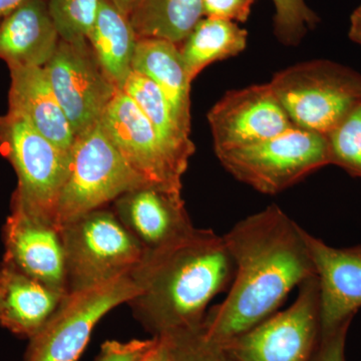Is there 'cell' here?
Listing matches in <instances>:
<instances>
[{
	"instance_id": "obj_32",
	"label": "cell",
	"mask_w": 361,
	"mask_h": 361,
	"mask_svg": "<svg viewBox=\"0 0 361 361\" xmlns=\"http://www.w3.org/2000/svg\"><path fill=\"white\" fill-rule=\"evenodd\" d=\"M348 37L353 42L361 47V4L351 14Z\"/></svg>"
},
{
	"instance_id": "obj_6",
	"label": "cell",
	"mask_w": 361,
	"mask_h": 361,
	"mask_svg": "<svg viewBox=\"0 0 361 361\" xmlns=\"http://www.w3.org/2000/svg\"><path fill=\"white\" fill-rule=\"evenodd\" d=\"M0 156L18 176L11 205L59 227L56 205L70 154L54 146L25 118L7 113L0 116Z\"/></svg>"
},
{
	"instance_id": "obj_27",
	"label": "cell",
	"mask_w": 361,
	"mask_h": 361,
	"mask_svg": "<svg viewBox=\"0 0 361 361\" xmlns=\"http://www.w3.org/2000/svg\"><path fill=\"white\" fill-rule=\"evenodd\" d=\"M165 336L172 344V361H230L219 346L204 339L200 329Z\"/></svg>"
},
{
	"instance_id": "obj_4",
	"label": "cell",
	"mask_w": 361,
	"mask_h": 361,
	"mask_svg": "<svg viewBox=\"0 0 361 361\" xmlns=\"http://www.w3.org/2000/svg\"><path fill=\"white\" fill-rule=\"evenodd\" d=\"M142 186L149 185L128 165L99 121L75 135L71 147L68 174L56 205L59 229Z\"/></svg>"
},
{
	"instance_id": "obj_16",
	"label": "cell",
	"mask_w": 361,
	"mask_h": 361,
	"mask_svg": "<svg viewBox=\"0 0 361 361\" xmlns=\"http://www.w3.org/2000/svg\"><path fill=\"white\" fill-rule=\"evenodd\" d=\"M9 71L7 113L25 118L54 146L70 154L75 135L44 68L14 66Z\"/></svg>"
},
{
	"instance_id": "obj_30",
	"label": "cell",
	"mask_w": 361,
	"mask_h": 361,
	"mask_svg": "<svg viewBox=\"0 0 361 361\" xmlns=\"http://www.w3.org/2000/svg\"><path fill=\"white\" fill-rule=\"evenodd\" d=\"M350 323H344L334 331L322 336L312 361H346V339Z\"/></svg>"
},
{
	"instance_id": "obj_34",
	"label": "cell",
	"mask_w": 361,
	"mask_h": 361,
	"mask_svg": "<svg viewBox=\"0 0 361 361\" xmlns=\"http://www.w3.org/2000/svg\"><path fill=\"white\" fill-rule=\"evenodd\" d=\"M23 1V0H0V20Z\"/></svg>"
},
{
	"instance_id": "obj_21",
	"label": "cell",
	"mask_w": 361,
	"mask_h": 361,
	"mask_svg": "<svg viewBox=\"0 0 361 361\" xmlns=\"http://www.w3.org/2000/svg\"><path fill=\"white\" fill-rule=\"evenodd\" d=\"M122 90L137 104L176 163L186 172L189 160L195 153L194 142L190 137L191 134L178 123L168 99L158 85L133 71Z\"/></svg>"
},
{
	"instance_id": "obj_18",
	"label": "cell",
	"mask_w": 361,
	"mask_h": 361,
	"mask_svg": "<svg viewBox=\"0 0 361 361\" xmlns=\"http://www.w3.org/2000/svg\"><path fill=\"white\" fill-rule=\"evenodd\" d=\"M66 294L0 263V325L16 336L32 338Z\"/></svg>"
},
{
	"instance_id": "obj_13",
	"label": "cell",
	"mask_w": 361,
	"mask_h": 361,
	"mask_svg": "<svg viewBox=\"0 0 361 361\" xmlns=\"http://www.w3.org/2000/svg\"><path fill=\"white\" fill-rule=\"evenodd\" d=\"M2 235V261L56 290L68 293L65 248L59 227L11 206Z\"/></svg>"
},
{
	"instance_id": "obj_23",
	"label": "cell",
	"mask_w": 361,
	"mask_h": 361,
	"mask_svg": "<svg viewBox=\"0 0 361 361\" xmlns=\"http://www.w3.org/2000/svg\"><path fill=\"white\" fill-rule=\"evenodd\" d=\"M204 18L202 0H140L130 16L137 39L183 44Z\"/></svg>"
},
{
	"instance_id": "obj_8",
	"label": "cell",
	"mask_w": 361,
	"mask_h": 361,
	"mask_svg": "<svg viewBox=\"0 0 361 361\" xmlns=\"http://www.w3.org/2000/svg\"><path fill=\"white\" fill-rule=\"evenodd\" d=\"M139 293L130 273L68 292L44 326L30 339L23 361H78L97 322Z\"/></svg>"
},
{
	"instance_id": "obj_28",
	"label": "cell",
	"mask_w": 361,
	"mask_h": 361,
	"mask_svg": "<svg viewBox=\"0 0 361 361\" xmlns=\"http://www.w3.org/2000/svg\"><path fill=\"white\" fill-rule=\"evenodd\" d=\"M156 337L151 339H134L128 342L109 341L102 345L101 353L94 361H139L155 344Z\"/></svg>"
},
{
	"instance_id": "obj_35",
	"label": "cell",
	"mask_w": 361,
	"mask_h": 361,
	"mask_svg": "<svg viewBox=\"0 0 361 361\" xmlns=\"http://www.w3.org/2000/svg\"><path fill=\"white\" fill-rule=\"evenodd\" d=\"M360 248H361V245H360Z\"/></svg>"
},
{
	"instance_id": "obj_24",
	"label": "cell",
	"mask_w": 361,
	"mask_h": 361,
	"mask_svg": "<svg viewBox=\"0 0 361 361\" xmlns=\"http://www.w3.org/2000/svg\"><path fill=\"white\" fill-rule=\"evenodd\" d=\"M329 142L330 165L361 178V102L325 135Z\"/></svg>"
},
{
	"instance_id": "obj_29",
	"label": "cell",
	"mask_w": 361,
	"mask_h": 361,
	"mask_svg": "<svg viewBox=\"0 0 361 361\" xmlns=\"http://www.w3.org/2000/svg\"><path fill=\"white\" fill-rule=\"evenodd\" d=\"M206 18L246 23L256 0H202Z\"/></svg>"
},
{
	"instance_id": "obj_11",
	"label": "cell",
	"mask_w": 361,
	"mask_h": 361,
	"mask_svg": "<svg viewBox=\"0 0 361 361\" xmlns=\"http://www.w3.org/2000/svg\"><path fill=\"white\" fill-rule=\"evenodd\" d=\"M101 123L128 165L147 184L182 192L184 171L147 116L123 90L116 92Z\"/></svg>"
},
{
	"instance_id": "obj_5",
	"label": "cell",
	"mask_w": 361,
	"mask_h": 361,
	"mask_svg": "<svg viewBox=\"0 0 361 361\" xmlns=\"http://www.w3.org/2000/svg\"><path fill=\"white\" fill-rule=\"evenodd\" d=\"M61 232L68 292L128 274L144 258L141 244L106 207L66 223Z\"/></svg>"
},
{
	"instance_id": "obj_7",
	"label": "cell",
	"mask_w": 361,
	"mask_h": 361,
	"mask_svg": "<svg viewBox=\"0 0 361 361\" xmlns=\"http://www.w3.org/2000/svg\"><path fill=\"white\" fill-rule=\"evenodd\" d=\"M216 155L233 177L268 195L280 193L330 165L326 137L296 126L265 141Z\"/></svg>"
},
{
	"instance_id": "obj_33",
	"label": "cell",
	"mask_w": 361,
	"mask_h": 361,
	"mask_svg": "<svg viewBox=\"0 0 361 361\" xmlns=\"http://www.w3.org/2000/svg\"><path fill=\"white\" fill-rule=\"evenodd\" d=\"M110 1L123 16L130 18V14H132L137 4H139L140 0H110Z\"/></svg>"
},
{
	"instance_id": "obj_17",
	"label": "cell",
	"mask_w": 361,
	"mask_h": 361,
	"mask_svg": "<svg viewBox=\"0 0 361 361\" xmlns=\"http://www.w3.org/2000/svg\"><path fill=\"white\" fill-rule=\"evenodd\" d=\"M59 40L44 0H23L0 20V59L8 68H44Z\"/></svg>"
},
{
	"instance_id": "obj_31",
	"label": "cell",
	"mask_w": 361,
	"mask_h": 361,
	"mask_svg": "<svg viewBox=\"0 0 361 361\" xmlns=\"http://www.w3.org/2000/svg\"><path fill=\"white\" fill-rule=\"evenodd\" d=\"M156 342L139 361H172V344L168 336H155Z\"/></svg>"
},
{
	"instance_id": "obj_19",
	"label": "cell",
	"mask_w": 361,
	"mask_h": 361,
	"mask_svg": "<svg viewBox=\"0 0 361 361\" xmlns=\"http://www.w3.org/2000/svg\"><path fill=\"white\" fill-rule=\"evenodd\" d=\"M132 66L133 71L158 85L180 128L191 134L192 82L179 45L165 39H137Z\"/></svg>"
},
{
	"instance_id": "obj_12",
	"label": "cell",
	"mask_w": 361,
	"mask_h": 361,
	"mask_svg": "<svg viewBox=\"0 0 361 361\" xmlns=\"http://www.w3.org/2000/svg\"><path fill=\"white\" fill-rule=\"evenodd\" d=\"M215 153L251 146L293 127L269 82L233 90L208 113Z\"/></svg>"
},
{
	"instance_id": "obj_10",
	"label": "cell",
	"mask_w": 361,
	"mask_h": 361,
	"mask_svg": "<svg viewBox=\"0 0 361 361\" xmlns=\"http://www.w3.org/2000/svg\"><path fill=\"white\" fill-rule=\"evenodd\" d=\"M44 70L75 135L102 120L118 90L87 40H59Z\"/></svg>"
},
{
	"instance_id": "obj_15",
	"label": "cell",
	"mask_w": 361,
	"mask_h": 361,
	"mask_svg": "<svg viewBox=\"0 0 361 361\" xmlns=\"http://www.w3.org/2000/svg\"><path fill=\"white\" fill-rule=\"evenodd\" d=\"M319 288L322 336L353 322L361 308V248L339 249L305 234Z\"/></svg>"
},
{
	"instance_id": "obj_2",
	"label": "cell",
	"mask_w": 361,
	"mask_h": 361,
	"mask_svg": "<svg viewBox=\"0 0 361 361\" xmlns=\"http://www.w3.org/2000/svg\"><path fill=\"white\" fill-rule=\"evenodd\" d=\"M130 275L140 289L128 303L135 319L153 336H174L201 329L207 306L233 281L235 264L223 237L195 228L145 254Z\"/></svg>"
},
{
	"instance_id": "obj_22",
	"label": "cell",
	"mask_w": 361,
	"mask_h": 361,
	"mask_svg": "<svg viewBox=\"0 0 361 361\" xmlns=\"http://www.w3.org/2000/svg\"><path fill=\"white\" fill-rule=\"evenodd\" d=\"M247 39L248 32L238 23L204 16L179 47L190 80L216 61L238 56Z\"/></svg>"
},
{
	"instance_id": "obj_20",
	"label": "cell",
	"mask_w": 361,
	"mask_h": 361,
	"mask_svg": "<svg viewBox=\"0 0 361 361\" xmlns=\"http://www.w3.org/2000/svg\"><path fill=\"white\" fill-rule=\"evenodd\" d=\"M87 40L106 77L122 90L133 71L137 42L130 18L110 0H99L97 20Z\"/></svg>"
},
{
	"instance_id": "obj_26",
	"label": "cell",
	"mask_w": 361,
	"mask_h": 361,
	"mask_svg": "<svg viewBox=\"0 0 361 361\" xmlns=\"http://www.w3.org/2000/svg\"><path fill=\"white\" fill-rule=\"evenodd\" d=\"M275 7L274 35L281 44L296 47L319 23L305 0H272Z\"/></svg>"
},
{
	"instance_id": "obj_1",
	"label": "cell",
	"mask_w": 361,
	"mask_h": 361,
	"mask_svg": "<svg viewBox=\"0 0 361 361\" xmlns=\"http://www.w3.org/2000/svg\"><path fill=\"white\" fill-rule=\"evenodd\" d=\"M300 226L279 207L240 221L223 236L235 275L225 300L207 313L200 332L222 345L274 314L287 295L316 276Z\"/></svg>"
},
{
	"instance_id": "obj_14",
	"label": "cell",
	"mask_w": 361,
	"mask_h": 361,
	"mask_svg": "<svg viewBox=\"0 0 361 361\" xmlns=\"http://www.w3.org/2000/svg\"><path fill=\"white\" fill-rule=\"evenodd\" d=\"M113 211L145 254L172 245L195 230L180 192L164 188L130 190L113 202Z\"/></svg>"
},
{
	"instance_id": "obj_25",
	"label": "cell",
	"mask_w": 361,
	"mask_h": 361,
	"mask_svg": "<svg viewBox=\"0 0 361 361\" xmlns=\"http://www.w3.org/2000/svg\"><path fill=\"white\" fill-rule=\"evenodd\" d=\"M47 7L61 39L80 42L94 25L99 0H49Z\"/></svg>"
},
{
	"instance_id": "obj_9",
	"label": "cell",
	"mask_w": 361,
	"mask_h": 361,
	"mask_svg": "<svg viewBox=\"0 0 361 361\" xmlns=\"http://www.w3.org/2000/svg\"><path fill=\"white\" fill-rule=\"evenodd\" d=\"M290 307L218 345L230 361H312L322 339L317 277L298 287Z\"/></svg>"
},
{
	"instance_id": "obj_3",
	"label": "cell",
	"mask_w": 361,
	"mask_h": 361,
	"mask_svg": "<svg viewBox=\"0 0 361 361\" xmlns=\"http://www.w3.org/2000/svg\"><path fill=\"white\" fill-rule=\"evenodd\" d=\"M269 84L294 126L323 135L361 102L360 73L326 59L289 66Z\"/></svg>"
}]
</instances>
